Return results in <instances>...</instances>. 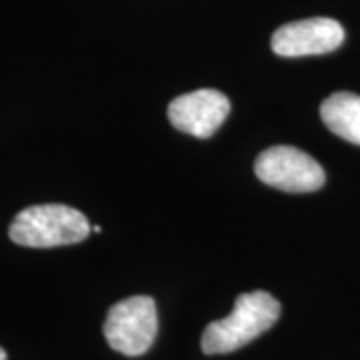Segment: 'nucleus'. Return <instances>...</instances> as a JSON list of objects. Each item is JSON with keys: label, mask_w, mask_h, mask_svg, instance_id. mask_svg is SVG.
Here are the masks:
<instances>
[{"label": "nucleus", "mask_w": 360, "mask_h": 360, "mask_svg": "<svg viewBox=\"0 0 360 360\" xmlns=\"http://www.w3.org/2000/svg\"><path fill=\"white\" fill-rule=\"evenodd\" d=\"M90 232L89 219L72 206L34 205L26 206L14 217L8 236L18 246L52 248L82 243Z\"/></svg>", "instance_id": "obj_2"}, {"label": "nucleus", "mask_w": 360, "mask_h": 360, "mask_svg": "<svg viewBox=\"0 0 360 360\" xmlns=\"http://www.w3.org/2000/svg\"><path fill=\"white\" fill-rule=\"evenodd\" d=\"M345 42V28L335 18H307L281 26L272 34V51L283 58L328 54Z\"/></svg>", "instance_id": "obj_5"}, {"label": "nucleus", "mask_w": 360, "mask_h": 360, "mask_svg": "<svg viewBox=\"0 0 360 360\" xmlns=\"http://www.w3.org/2000/svg\"><path fill=\"white\" fill-rule=\"evenodd\" d=\"M0 360H6V350L0 347Z\"/></svg>", "instance_id": "obj_8"}, {"label": "nucleus", "mask_w": 360, "mask_h": 360, "mask_svg": "<svg viewBox=\"0 0 360 360\" xmlns=\"http://www.w3.org/2000/svg\"><path fill=\"white\" fill-rule=\"evenodd\" d=\"M255 172L264 184L283 193H314L326 182L324 168L312 156L286 144L260 153Z\"/></svg>", "instance_id": "obj_4"}, {"label": "nucleus", "mask_w": 360, "mask_h": 360, "mask_svg": "<svg viewBox=\"0 0 360 360\" xmlns=\"http://www.w3.org/2000/svg\"><path fill=\"white\" fill-rule=\"evenodd\" d=\"M281 316V302L266 290L240 295L229 316L210 322L200 340L206 354H229L246 347L272 328Z\"/></svg>", "instance_id": "obj_1"}, {"label": "nucleus", "mask_w": 360, "mask_h": 360, "mask_svg": "<svg viewBox=\"0 0 360 360\" xmlns=\"http://www.w3.org/2000/svg\"><path fill=\"white\" fill-rule=\"evenodd\" d=\"M231 115V101L214 89L186 92L168 104V120L194 139H210Z\"/></svg>", "instance_id": "obj_6"}, {"label": "nucleus", "mask_w": 360, "mask_h": 360, "mask_svg": "<svg viewBox=\"0 0 360 360\" xmlns=\"http://www.w3.org/2000/svg\"><path fill=\"white\" fill-rule=\"evenodd\" d=\"M326 129L347 142L360 146V96L354 92H335L321 104Z\"/></svg>", "instance_id": "obj_7"}, {"label": "nucleus", "mask_w": 360, "mask_h": 360, "mask_svg": "<svg viewBox=\"0 0 360 360\" xmlns=\"http://www.w3.org/2000/svg\"><path fill=\"white\" fill-rule=\"evenodd\" d=\"M158 333L156 302L150 296H130L110 307L104 321V336L110 348L127 356H141Z\"/></svg>", "instance_id": "obj_3"}]
</instances>
